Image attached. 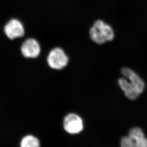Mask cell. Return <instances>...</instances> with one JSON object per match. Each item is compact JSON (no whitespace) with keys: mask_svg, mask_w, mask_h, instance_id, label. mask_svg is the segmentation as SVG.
Instances as JSON below:
<instances>
[{"mask_svg":"<svg viewBox=\"0 0 147 147\" xmlns=\"http://www.w3.org/2000/svg\"><path fill=\"white\" fill-rule=\"evenodd\" d=\"M91 39L96 44L101 45L114 38V32L112 27L101 20L96 21L89 31Z\"/></svg>","mask_w":147,"mask_h":147,"instance_id":"obj_1","label":"cell"},{"mask_svg":"<svg viewBox=\"0 0 147 147\" xmlns=\"http://www.w3.org/2000/svg\"><path fill=\"white\" fill-rule=\"evenodd\" d=\"M120 145L121 147H147V139L141 129L135 127L130 130L129 136L121 139Z\"/></svg>","mask_w":147,"mask_h":147,"instance_id":"obj_2","label":"cell"},{"mask_svg":"<svg viewBox=\"0 0 147 147\" xmlns=\"http://www.w3.org/2000/svg\"><path fill=\"white\" fill-rule=\"evenodd\" d=\"M68 62V57L60 48L57 47L52 50L47 57L48 65L55 69H62Z\"/></svg>","mask_w":147,"mask_h":147,"instance_id":"obj_3","label":"cell"},{"mask_svg":"<svg viewBox=\"0 0 147 147\" xmlns=\"http://www.w3.org/2000/svg\"><path fill=\"white\" fill-rule=\"evenodd\" d=\"M64 127L65 131L69 134L80 133L83 129V120L77 115L69 114L64 119Z\"/></svg>","mask_w":147,"mask_h":147,"instance_id":"obj_4","label":"cell"},{"mask_svg":"<svg viewBox=\"0 0 147 147\" xmlns=\"http://www.w3.org/2000/svg\"><path fill=\"white\" fill-rule=\"evenodd\" d=\"M4 32L9 39H14L24 36V27L19 20L12 19L6 24L4 27Z\"/></svg>","mask_w":147,"mask_h":147,"instance_id":"obj_5","label":"cell"},{"mask_svg":"<svg viewBox=\"0 0 147 147\" xmlns=\"http://www.w3.org/2000/svg\"><path fill=\"white\" fill-rule=\"evenodd\" d=\"M41 51L39 44L33 38L26 40L21 47V52L26 58H36Z\"/></svg>","mask_w":147,"mask_h":147,"instance_id":"obj_6","label":"cell"},{"mask_svg":"<svg viewBox=\"0 0 147 147\" xmlns=\"http://www.w3.org/2000/svg\"><path fill=\"white\" fill-rule=\"evenodd\" d=\"M121 73L125 77L129 79L140 94L143 92L145 89L144 82L137 74L127 67L122 68Z\"/></svg>","mask_w":147,"mask_h":147,"instance_id":"obj_7","label":"cell"},{"mask_svg":"<svg viewBox=\"0 0 147 147\" xmlns=\"http://www.w3.org/2000/svg\"><path fill=\"white\" fill-rule=\"evenodd\" d=\"M119 85L125 95L129 99L134 100L140 95L130 81L125 78H120L118 81Z\"/></svg>","mask_w":147,"mask_h":147,"instance_id":"obj_8","label":"cell"},{"mask_svg":"<svg viewBox=\"0 0 147 147\" xmlns=\"http://www.w3.org/2000/svg\"><path fill=\"white\" fill-rule=\"evenodd\" d=\"M21 147H40V142L34 136L27 135L22 139Z\"/></svg>","mask_w":147,"mask_h":147,"instance_id":"obj_9","label":"cell"}]
</instances>
